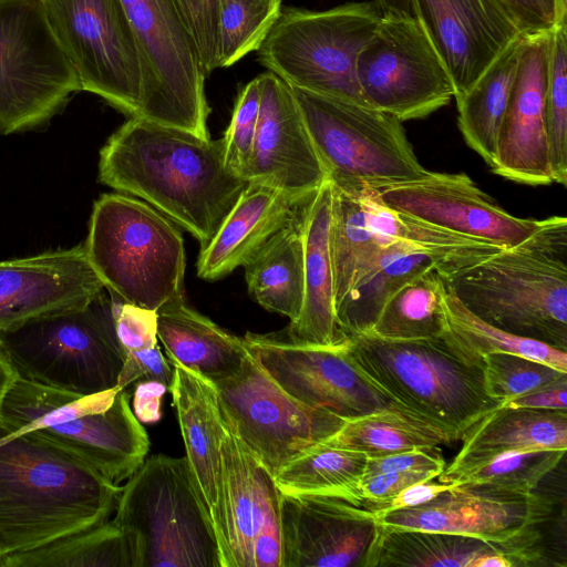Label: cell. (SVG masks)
<instances>
[{
    "instance_id": "cell-1",
    "label": "cell",
    "mask_w": 567,
    "mask_h": 567,
    "mask_svg": "<svg viewBox=\"0 0 567 567\" xmlns=\"http://www.w3.org/2000/svg\"><path fill=\"white\" fill-rule=\"evenodd\" d=\"M99 181L144 199L204 247L250 182L228 168L223 140L130 117L100 151Z\"/></svg>"
},
{
    "instance_id": "cell-2",
    "label": "cell",
    "mask_w": 567,
    "mask_h": 567,
    "mask_svg": "<svg viewBox=\"0 0 567 567\" xmlns=\"http://www.w3.org/2000/svg\"><path fill=\"white\" fill-rule=\"evenodd\" d=\"M121 489L31 431L0 427V555L29 551L109 520Z\"/></svg>"
},
{
    "instance_id": "cell-3",
    "label": "cell",
    "mask_w": 567,
    "mask_h": 567,
    "mask_svg": "<svg viewBox=\"0 0 567 567\" xmlns=\"http://www.w3.org/2000/svg\"><path fill=\"white\" fill-rule=\"evenodd\" d=\"M344 349L384 394L452 442L463 440L480 420L503 405L488 393L484 355L450 329L413 340L358 333L347 338Z\"/></svg>"
},
{
    "instance_id": "cell-4",
    "label": "cell",
    "mask_w": 567,
    "mask_h": 567,
    "mask_svg": "<svg viewBox=\"0 0 567 567\" xmlns=\"http://www.w3.org/2000/svg\"><path fill=\"white\" fill-rule=\"evenodd\" d=\"M474 316L567 351V218L539 220L522 243L443 277Z\"/></svg>"
},
{
    "instance_id": "cell-5",
    "label": "cell",
    "mask_w": 567,
    "mask_h": 567,
    "mask_svg": "<svg viewBox=\"0 0 567 567\" xmlns=\"http://www.w3.org/2000/svg\"><path fill=\"white\" fill-rule=\"evenodd\" d=\"M130 398L131 392L118 386L81 395L18 378L4 398L0 427L6 433L31 431L118 485L137 471L150 450Z\"/></svg>"
},
{
    "instance_id": "cell-6",
    "label": "cell",
    "mask_w": 567,
    "mask_h": 567,
    "mask_svg": "<svg viewBox=\"0 0 567 567\" xmlns=\"http://www.w3.org/2000/svg\"><path fill=\"white\" fill-rule=\"evenodd\" d=\"M104 289L157 311L184 298V240L166 216L144 202L104 194L93 205L83 245Z\"/></svg>"
},
{
    "instance_id": "cell-7",
    "label": "cell",
    "mask_w": 567,
    "mask_h": 567,
    "mask_svg": "<svg viewBox=\"0 0 567 567\" xmlns=\"http://www.w3.org/2000/svg\"><path fill=\"white\" fill-rule=\"evenodd\" d=\"M0 343L19 378L74 394L116 388L124 364L104 290L82 307L0 333Z\"/></svg>"
},
{
    "instance_id": "cell-8",
    "label": "cell",
    "mask_w": 567,
    "mask_h": 567,
    "mask_svg": "<svg viewBox=\"0 0 567 567\" xmlns=\"http://www.w3.org/2000/svg\"><path fill=\"white\" fill-rule=\"evenodd\" d=\"M381 17L373 1L327 10L282 6L257 59L290 87L367 105L355 63Z\"/></svg>"
},
{
    "instance_id": "cell-9",
    "label": "cell",
    "mask_w": 567,
    "mask_h": 567,
    "mask_svg": "<svg viewBox=\"0 0 567 567\" xmlns=\"http://www.w3.org/2000/svg\"><path fill=\"white\" fill-rule=\"evenodd\" d=\"M114 512L116 523L137 534L143 567H224L185 457L145 458L122 487Z\"/></svg>"
},
{
    "instance_id": "cell-10",
    "label": "cell",
    "mask_w": 567,
    "mask_h": 567,
    "mask_svg": "<svg viewBox=\"0 0 567 567\" xmlns=\"http://www.w3.org/2000/svg\"><path fill=\"white\" fill-rule=\"evenodd\" d=\"M290 89L332 186L358 192L417 181L429 174L394 115Z\"/></svg>"
},
{
    "instance_id": "cell-11",
    "label": "cell",
    "mask_w": 567,
    "mask_h": 567,
    "mask_svg": "<svg viewBox=\"0 0 567 567\" xmlns=\"http://www.w3.org/2000/svg\"><path fill=\"white\" fill-rule=\"evenodd\" d=\"M82 91L40 0H0V134L49 122Z\"/></svg>"
},
{
    "instance_id": "cell-12",
    "label": "cell",
    "mask_w": 567,
    "mask_h": 567,
    "mask_svg": "<svg viewBox=\"0 0 567 567\" xmlns=\"http://www.w3.org/2000/svg\"><path fill=\"white\" fill-rule=\"evenodd\" d=\"M137 45L138 117L208 138L209 106L195 42L174 0H122Z\"/></svg>"
},
{
    "instance_id": "cell-13",
    "label": "cell",
    "mask_w": 567,
    "mask_h": 567,
    "mask_svg": "<svg viewBox=\"0 0 567 567\" xmlns=\"http://www.w3.org/2000/svg\"><path fill=\"white\" fill-rule=\"evenodd\" d=\"M82 91L138 117L143 83L137 45L122 0H40Z\"/></svg>"
},
{
    "instance_id": "cell-14",
    "label": "cell",
    "mask_w": 567,
    "mask_h": 567,
    "mask_svg": "<svg viewBox=\"0 0 567 567\" xmlns=\"http://www.w3.org/2000/svg\"><path fill=\"white\" fill-rule=\"evenodd\" d=\"M364 103L401 122L423 118L455 95L453 81L414 16L386 12L355 63Z\"/></svg>"
},
{
    "instance_id": "cell-15",
    "label": "cell",
    "mask_w": 567,
    "mask_h": 567,
    "mask_svg": "<svg viewBox=\"0 0 567 567\" xmlns=\"http://www.w3.org/2000/svg\"><path fill=\"white\" fill-rule=\"evenodd\" d=\"M213 384L239 437L272 477L344 422L289 395L248 351L235 373Z\"/></svg>"
},
{
    "instance_id": "cell-16",
    "label": "cell",
    "mask_w": 567,
    "mask_h": 567,
    "mask_svg": "<svg viewBox=\"0 0 567 567\" xmlns=\"http://www.w3.org/2000/svg\"><path fill=\"white\" fill-rule=\"evenodd\" d=\"M241 340L275 382L306 405L344 421L381 411L422 421L384 394L351 362L344 349L346 341L337 346H311L274 333L251 332Z\"/></svg>"
},
{
    "instance_id": "cell-17",
    "label": "cell",
    "mask_w": 567,
    "mask_h": 567,
    "mask_svg": "<svg viewBox=\"0 0 567 567\" xmlns=\"http://www.w3.org/2000/svg\"><path fill=\"white\" fill-rule=\"evenodd\" d=\"M223 416V496L231 567H282L281 493L224 410Z\"/></svg>"
},
{
    "instance_id": "cell-18",
    "label": "cell",
    "mask_w": 567,
    "mask_h": 567,
    "mask_svg": "<svg viewBox=\"0 0 567 567\" xmlns=\"http://www.w3.org/2000/svg\"><path fill=\"white\" fill-rule=\"evenodd\" d=\"M282 567H367L378 514L340 496H280Z\"/></svg>"
},
{
    "instance_id": "cell-19",
    "label": "cell",
    "mask_w": 567,
    "mask_h": 567,
    "mask_svg": "<svg viewBox=\"0 0 567 567\" xmlns=\"http://www.w3.org/2000/svg\"><path fill=\"white\" fill-rule=\"evenodd\" d=\"M553 513L549 498L504 489L487 483L451 484L419 506L378 514L382 525L430 532L456 533L504 542L537 527Z\"/></svg>"
},
{
    "instance_id": "cell-20",
    "label": "cell",
    "mask_w": 567,
    "mask_h": 567,
    "mask_svg": "<svg viewBox=\"0 0 567 567\" xmlns=\"http://www.w3.org/2000/svg\"><path fill=\"white\" fill-rule=\"evenodd\" d=\"M372 192L396 212L501 248L522 243L539 225V220L507 213L464 173L429 172L417 181Z\"/></svg>"
},
{
    "instance_id": "cell-21",
    "label": "cell",
    "mask_w": 567,
    "mask_h": 567,
    "mask_svg": "<svg viewBox=\"0 0 567 567\" xmlns=\"http://www.w3.org/2000/svg\"><path fill=\"white\" fill-rule=\"evenodd\" d=\"M257 131L245 178L301 199L327 181L292 90L267 71L258 75Z\"/></svg>"
},
{
    "instance_id": "cell-22",
    "label": "cell",
    "mask_w": 567,
    "mask_h": 567,
    "mask_svg": "<svg viewBox=\"0 0 567 567\" xmlns=\"http://www.w3.org/2000/svg\"><path fill=\"white\" fill-rule=\"evenodd\" d=\"M411 7L453 81L454 97L523 35L498 0H411Z\"/></svg>"
},
{
    "instance_id": "cell-23",
    "label": "cell",
    "mask_w": 567,
    "mask_h": 567,
    "mask_svg": "<svg viewBox=\"0 0 567 567\" xmlns=\"http://www.w3.org/2000/svg\"><path fill=\"white\" fill-rule=\"evenodd\" d=\"M104 290L83 245L0 261V333L82 307Z\"/></svg>"
},
{
    "instance_id": "cell-24",
    "label": "cell",
    "mask_w": 567,
    "mask_h": 567,
    "mask_svg": "<svg viewBox=\"0 0 567 567\" xmlns=\"http://www.w3.org/2000/svg\"><path fill=\"white\" fill-rule=\"evenodd\" d=\"M549 33L524 34L518 71L504 115L492 172L532 185L553 183L546 134Z\"/></svg>"
},
{
    "instance_id": "cell-25",
    "label": "cell",
    "mask_w": 567,
    "mask_h": 567,
    "mask_svg": "<svg viewBox=\"0 0 567 567\" xmlns=\"http://www.w3.org/2000/svg\"><path fill=\"white\" fill-rule=\"evenodd\" d=\"M173 367L174 379L169 392L184 440L185 458L212 520L224 567H231L223 496V409L210 381L183 365Z\"/></svg>"
},
{
    "instance_id": "cell-26",
    "label": "cell",
    "mask_w": 567,
    "mask_h": 567,
    "mask_svg": "<svg viewBox=\"0 0 567 567\" xmlns=\"http://www.w3.org/2000/svg\"><path fill=\"white\" fill-rule=\"evenodd\" d=\"M381 524V523H380ZM537 527L504 542L381 524L367 567H524L544 565Z\"/></svg>"
},
{
    "instance_id": "cell-27",
    "label": "cell",
    "mask_w": 567,
    "mask_h": 567,
    "mask_svg": "<svg viewBox=\"0 0 567 567\" xmlns=\"http://www.w3.org/2000/svg\"><path fill=\"white\" fill-rule=\"evenodd\" d=\"M483 258L476 254L394 240L336 305L338 327L347 338L369 332L388 300L422 272L434 268L443 277H450Z\"/></svg>"
},
{
    "instance_id": "cell-28",
    "label": "cell",
    "mask_w": 567,
    "mask_h": 567,
    "mask_svg": "<svg viewBox=\"0 0 567 567\" xmlns=\"http://www.w3.org/2000/svg\"><path fill=\"white\" fill-rule=\"evenodd\" d=\"M310 198L301 199L270 186L249 183L215 236L200 248L197 276L216 280L244 267Z\"/></svg>"
},
{
    "instance_id": "cell-29",
    "label": "cell",
    "mask_w": 567,
    "mask_h": 567,
    "mask_svg": "<svg viewBox=\"0 0 567 567\" xmlns=\"http://www.w3.org/2000/svg\"><path fill=\"white\" fill-rule=\"evenodd\" d=\"M330 218L331 184L326 181L305 207L303 301L287 330V339L296 343L337 346L347 340L336 319Z\"/></svg>"
},
{
    "instance_id": "cell-30",
    "label": "cell",
    "mask_w": 567,
    "mask_h": 567,
    "mask_svg": "<svg viewBox=\"0 0 567 567\" xmlns=\"http://www.w3.org/2000/svg\"><path fill=\"white\" fill-rule=\"evenodd\" d=\"M443 473L486 463L497 456L544 450L567 451V410L501 405L480 420Z\"/></svg>"
},
{
    "instance_id": "cell-31",
    "label": "cell",
    "mask_w": 567,
    "mask_h": 567,
    "mask_svg": "<svg viewBox=\"0 0 567 567\" xmlns=\"http://www.w3.org/2000/svg\"><path fill=\"white\" fill-rule=\"evenodd\" d=\"M157 337L172 364L183 365L212 383L235 373L247 354L241 339L188 307L185 298L157 310Z\"/></svg>"
},
{
    "instance_id": "cell-32",
    "label": "cell",
    "mask_w": 567,
    "mask_h": 567,
    "mask_svg": "<svg viewBox=\"0 0 567 567\" xmlns=\"http://www.w3.org/2000/svg\"><path fill=\"white\" fill-rule=\"evenodd\" d=\"M307 203L244 266L250 296L262 308L288 317L290 322L300 315L303 301V215Z\"/></svg>"
},
{
    "instance_id": "cell-33",
    "label": "cell",
    "mask_w": 567,
    "mask_h": 567,
    "mask_svg": "<svg viewBox=\"0 0 567 567\" xmlns=\"http://www.w3.org/2000/svg\"><path fill=\"white\" fill-rule=\"evenodd\" d=\"M524 34L508 45L476 82L455 97L465 143L492 167L498 135L515 84Z\"/></svg>"
},
{
    "instance_id": "cell-34",
    "label": "cell",
    "mask_w": 567,
    "mask_h": 567,
    "mask_svg": "<svg viewBox=\"0 0 567 567\" xmlns=\"http://www.w3.org/2000/svg\"><path fill=\"white\" fill-rule=\"evenodd\" d=\"M2 567H143V551L137 534L112 519L4 556Z\"/></svg>"
},
{
    "instance_id": "cell-35",
    "label": "cell",
    "mask_w": 567,
    "mask_h": 567,
    "mask_svg": "<svg viewBox=\"0 0 567 567\" xmlns=\"http://www.w3.org/2000/svg\"><path fill=\"white\" fill-rule=\"evenodd\" d=\"M392 241L371 223L360 190L350 192L331 185L329 243L334 278V309Z\"/></svg>"
},
{
    "instance_id": "cell-36",
    "label": "cell",
    "mask_w": 567,
    "mask_h": 567,
    "mask_svg": "<svg viewBox=\"0 0 567 567\" xmlns=\"http://www.w3.org/2000/svg\"><path fill=\"white\" fill-rule=\"evenodd\" d=\"M368 457L326 439L309 446L274 476L281 494L332 495L362 503L358 486Z\"/></svg>"
},
{
    "instance_id": "cell-37",
    "label": "cell",
    "mask_w": 567,
    "mask_h": 567,
    "mask_svg": "<svg viewBox=\"0 0 567 567\" xmlns=\"http://www.w3.org/2000/svg\"><path fill=\"white\" fill-rule=\"evenodd\" d=\"M445 290L443 276L436 269L422 272L388 300L369 332L392 340L444 333L449 329Z\"/></svg>"
},
{
    "instance_id": "cell-38",
    "label": "cell",
    "mask_w": 567,
    "mask_h": 567,
    "mask_svg": "<svg viewBox=\"0 0 567 567\" xmlns=\"http://www.w3.org/2000/svg\"><path fill=\"white\" fill-rule=\"evenodd\" d=\"M326 440L339 447L382 457L415 449H435L452 441L440 430L411 416L381 411L344 421Z\"/></svg>"
},
{
    "instance_id": "cell-39",
    "label": "cell",
    "mask_w": 567,
    "mask_h": 567,
    "mask_svg": "<svg viewBox=\"0 0 567 567\" xmlns=\"http://www.w3.org/2000/svg\"><path fill=\"white\" fill-rule=\"evenodd\" d=\"M444 279V278H443ZM445 284V313L449 329L468 348L486 355L513 353L546 363L567 373V351L498 329L468 311Z\"/></svg>"
},
{
    "instance_id": "cell-40",
    "label": "cell",
    "mask_w": 567,
    "mask_h": 567,
    "mask_svg": "<svg viewBox=\"0 0 567 567\" xmlns=\"http://www.w3.org/2000/svg\"><path fill=\"white\" fill-rule=\"evenodd\" d=\"M282 0H219L217 69L257 51L276 23Z\"/></svg>"
},
{
    "instance_id": "cell-41",
    "label": "cell",
    "mask_w": 567,
    "mask_h": 567,
    "mask_svg": "<svg viewBox=\"0 0 567 567\" xmlns=\"http://www.w3.org/2000/svg\"><path fill=\"white\" fill-rule=\"evenodd\" d=\"M566 451L544 450L505 454L468 468L442 472L437 478L445 484L480 482L508 491L532 493L560 463Z\"/></svg>"
},
{
    "instance_id": "cell-42",
    "label": "cell",
    "mask_w": 567,
    "mask_h": 567,
    "mask_svg": "<svg viewBox=\"0 0 567 567\" xmlns=\"http://www.w3.org/2000/svg\"><path fill=\"white\" fill-rule=\"evenodd\" d=\"M546 134L553 183L567 184V25L550 32Z\"/></svg>"
},
{
    "instance_id": "cell-43",
    "label": "cell",
    "mask_w": 567,
    "mask_h": 567,
    "mask_svg": "<svg viewBox=\"0 0 567 567\" xmlns=\"http://www.w3.org/2000/svg\"><path fill=\"white\" fill-rule=\"evenodd\" d=\"M484 361L488 393L503 404L567 377L546 363L513 353L486 354Z\"/></svg>"
},
{
    "instance_id": "cell-44",
    "label": "cell",
    "mask_w": 567,
    "mask_h": 567,
    "mask_svg": "<svg viewBox=\"0 0 567 567\" xmlns=\"http://www.w3.org/2000/svg\"><path fill=\"white\" fill-rule=\"evenodd\" d=\"M259 102L260 87L257 76L239 91L229 126L221 137L226 165L243 178L252 152Z\"/></svg>"
},
{
    "instance_id": "cell-45",
    "label": "cell",
    "mask_w": 567,
    "mask_h": 567,
    "mask_svg": "<svg viewBox=\"0 0 567 567\" xmlns=\"http://www.w3.org/2000/svg\"><path fill=\"white\" fill-rule=\"evenodd\" d=\"M190 33L206 76L217 69L219 0H174Z\"/></svg>"
},
{
    "instance_id": "cell-46",
    "label": "cell",
    "mask_w": 567,
    "mask_h": 567,
    "mask_svg": "<svg viewBox=\"0 0 567 567\" xmlns=\"http://www.w3.org/2000/svg\"><path fill=\"white\" fill-rule=\"evenodd\" d=\"M110 297L115 330L124 355L156 346L157 311Z\"/></svg>"
},
{
    "instance_id": "cell-47",
    "label": "cell",
    "mask_w": 567,
    "mask_h": 567,
    "mask_svg": "<svg viewBox=\"0 0 567 567\" xmlns=\"http://www.w3.org/2000/svg\"><path fill=\"white\" fill-rule=\"evenodd\" d=\"M439 475L436 471L416 470L377 474L362 477L358 493L363 504L377 513L408 486L436 478Z\"/></svg>"
},
{
    "instance_id": "cell-48",
    "label": "cell",
    "mask_w": 567,
    "mask_h": 567,
    "mask_svg": "<svg viewBox=\"0 0 567 567\" xmlns=\"http://www.w3.org/2000/svg\"><path fill=\"white\" fill-rule=\"evenodd\" d=\"M173 379L174 367L156 344L124 355L117 386L127 389L137 381L153 380L163 383L169 391Z\"/></svg>"
},
{
    "instance_id": "cell-49",
    "label": "cell",
    "mask_w": 567,
    "mask_h": 567,
    "mask_svg": "<svg viewBox=\"0 0 567 567\" xmlns=\"http://www.w3.org/2000/svg\"><path fill=\"white\" fill-rule=\"evenodd\" d=\"M445 466L446 463L439 447L415 449L382 457L368 458L363 477L415 470L436 471L441 474Z\"/></svg>"
},
{
    "instance_id": "cell-50",
    "label": "cell",
    "mask_w": 567,
    "mask_h": 567,
    "mask_svg": "<svg viewBox=\"0 0 567 567\" xmlns=\"http://www.w3.org/2000/svg\"><path fill=\"white\" fill-rule=\"evenodd\" d=\"M523 34L549 33L556 28L554 0H498Z\"/></svg>"
},
{
    "instance_id": "cell-51",
    "label": "cell",
    "mask_w": 567,
    "mask_h": 567,
    "mask_svg": "<svg viewBox=\"0 0 567 567\" xmlns=\"http://www.w3.org/2000/svg\"><path fill=\"white\" fill-rule=\"evenodd\" d=\"M133 391V413L141 423H155L162 416V400L168 391L158 381L141 380L135 382Z\"/></svg>"
},
{
    "instance_id": "cell-52",
    "label": "cell",
    "mask_w": 567,
    "mask_h": 567,
    "mask_svg": "<svg viewBox=\"0 0 567 567\" xmlns=\"http://www.w3.org/2000/svg\"><path fill=\"white\" fill-rule=\"evenodd\" d=\"M567 377L561 380L513 399L504 405L511 408H526L536 410H567Z\"/></svg>"
},
{
    "instance_id": "cell-53",
    "label": "cell",
    "mask_w": 567,
    "mask_h": 567,
    "mask_svg": "<svg viewBox=\"0 0 567 567\" xmlns=\"http://www.w3.org/2000/svg\"><path fill=\"white\" fill-rule=\"evenodd\" d=\"M450 486L451 484H445L440 481L434 482V478L414 483L401 491L383 508L377 512V514L422 505L436 497Z\"/></svg>"
},
{
    "instance_id": "cell-54",
    "label": "cell",
    "mask_w": 567,
    "mask_h": 567,
    "mask_svg": "<svg viewBox=\"0 0 567 567\" xmlns=\"http://www.w3.org/2000/svg\"><path fill=\"white\" fill-rule=\"evenodd\" d=\"M18 378L19 375L9 355L0 343V413L4 398Z\"/></svg>"
},
{
    "instance_id": "cell-55",
    "label": "cell",
    "mask_w": 567,
    "mask_h": 567,
    "mask_svg": "<svg viewBox=\"0 0 567 567\" xmlns=\"http://www.w3.org/2000/svg\"><path fill=\"white\" fill-rule=\"evenodd\" d=\"M382 13L412 14L411 0H373Z\"/></svg>"
},
{
    "instance_id": "cell-56",
    "label": "cell",
    "mask_w": 567,
    "mask_h": 567,
    "mask_svg": "<svg viewBox=\"0 0 567 567\" xmlns=\"http://www.w3.org/2000/svg\"><path fill=\"white\" fill-rule=\"evenodd\" d=\"M556 12V27L567 25V0H554Z\"/></svg>"
},
{
    "instance_id": "cell-57",
    "label": "cell",
    "mask_w": 567,
    "mask_h": 567,
    "mask_svg": "<svg viewBox=\"0 0 567 567\" xmlns=\"http://www.w3.org/2000/svg\"><path fill=\"white\" fill-rule=\"evenodd\" d=\"M3 564V556L0 555V567H2Z\"/></svg>"
}]
</instances>
